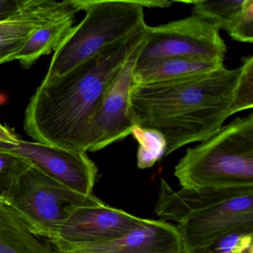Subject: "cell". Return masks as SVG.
<instances>
[{"instance_id":"6da1fadb","label":"cell","mask_w":253,"mask_h":253,"mask_svg":"<svg viewBox=\"0 0 253 253\" xmlns=\"http://www.w3.org/2000/svg\"><path fill=\"white\" fill-rule=\"evenodd\" d=\"M147 25L105 47L63 76L37 88L25 115L26 133L38 143L88 152L96 111L134 50L146 39Z\"/></svg>"},{"instance_id":"7a4b0ae2","label":"cell","mask_w":253,"mask_h":253,"mask_svg":"<svg viewBox=\"0 0 253 253\" xmlns=\"http://www.w3.org/2000/svg\"><path fill=\"white\" fill-rule=\"evenodd\" d=\"M240 68L148 85H131L129 111L134 126L153 128L167 140L166 156L208 140L230 117Z\"/></svg>"},{"instance_id":"3957f363","label":"cell","mask_w":253,"mask_h":253,"mask_svg":"<svg viewBox=\"0 0 253 253\" xmlns=\"http://www.w3.org/2000/svg\"><path fill=\"white\" fill-rule=\"evenodd\" d=\"M85 16L54 51L43 83H49L146 25L144 8H169L167 0H77Z\"/></svg>"},{"instance_id":"277c9868","label":"cell","mask_w":253,"mask_h":253,"mask_svg":"<svg viewBox=\"0 0 253 253\" xmlns=\"http://www.w3.org/2000/svg\"><path fill=\"white\" fill-rule=\"evenodd\" d=\"M174 176L186 189L253 186V114L188 148Z\"/></svg>"},{"instance_id":"5b68a950","label":"cell","mask_w":253,"mask_h":253,"mask_svg":"<svg viewBox=\"0 0 253 253\" xmlns=\"http://www.w3.org/2000/svg\"><path fill=\"white\" fill-rule=\"evenodd\" d=\"M4 200L32 233L46 239L78 209L102 202L94 195L79 193L32 166L19 177Z\"/></svg>"},{"instance_id":"8992f818","label":"cell","mask_w":253,"mask_h":253,"mask_svg":"<svg viewBox=\"0 0 253 253\" xmlns=\"http://www.w3.org/2000/svg\"><path fill=\"white\" fill-rule=\"evenodd\" d=\"M226 45L215 27L192 14L167 24L147 28L137 62L166 57H200L224 61Z\"/></svg>"},{"instance_id":"52a82bcc","label":"cell","mask_w":253,"mask_h":253,"mask_svg":"<svg viewBox=\"0 0 253 253\" xmlns=\"http://www.w3.org/2000/svg\"><path fill=\"white\" fill-rule=\"evenodd\" d=\"M143 220L102 201L78 209L47 240L58 253H67L76 247L119 238Z\"/></svg>"},{"instance_id":"ba28073f","label":"cell","mask_w":253,"mask_h":253,"mask_svg":"<svg viewBox=\"0 0 253 253\" xmlns=\"http://www.w3.org/2000/svg\"><path fill=\"white\" fill-rule=\"evenodd\" d=\"M0 149L23 158L44 174L79 193L93 195L98 170L86 152L21 139L16 145H1Z\"/></svg>"},{"instance_id":"9c48e42d","label":"cell","mask_w":253,"mask_h":253,"mask_svg":"<svg viewBox=\"0 0 253 253\" xmlns=\"http://www.w3.org/2000/svg\"><path fill=\"white\" fill-rule=\"evenodd\" d=\"M145 41L130 56L103 96L90 126L88 152L101 150L131 134L134 124L129 111V92L133 71Z\"/></svg>"},{"instance_id":"30bf717a","label":"cell","mask_w":253,"mask_h":253,"mask_svg":"<svg viewBox=\"0 0 253 253\" xmlns=\"http://www.w3.org/2000/svg\"><path fill=\"white\" fill-rule=\"evenodd\" d=\"M177 228L183 253L204 248L230 232L253 230V192L192 214Z\"/></svg>"},{"instance_id":"8fae6325","label":"cell","mask_w":253,"mask_h":253,"mask_svg":"<svg viewBox=\"0 0 253 253\" xmlns=\"http://www.w3.org/2000/svg\"><path fill=\"white\" fill-rule=\"evenodd\" d=\"M79 11L76 0H32L20 14L0 22V65L13 61L40 28Z\"/></svg>"},{"instance_id":"7c38bea8","label":"cell","mask_w":253,"mask_h":253,"mask_svg":"<svg viewBox=\"0 0 253 253\" xmlns=\"http://www.w3.org/2000/svg\"><path fill=\"white\" fill-rule=\"evenodd\" d=\"M67 253H183L177 226L164 220L144 218L119 238L82 246Z\"/></svg>"},{"instance_id":"4fadbf2b","label":"cell","mask_w":253,"mask_h":253,"mask_svg":"<svg viewBox=\"0 0 253 253\" xmlns=\"http://www.w3.org/2000/svg\"><path fill=\"white\" fill-rule=\"evenodd\" d=\"M252 192L253 186L182 188L174 191L165 180L161 179L155 213L164 220H172L179 223L192 214Z\"/></svg>"},{"instance_id":"5bb4252c","label":"cell","mask_w":253,"mask_h":253,"mask_svg":"<svg viewBox=\"0 0 253 253\" xmlns=\"http://www.w3.org/2000/svg\"><path fill=\"white\" fill-rule=\"evenodd\" d=\"M223 67V63L200 57H166L137 62L133 84L148 85L207 73Z\"/></svg>"},{"instance_id":"9a60e30c","label":"cell","mask_w":253,"mask_h":253,"mask_svg":"<svg viewBox=\"0 0 253 253\" xmlns=\"http://www.w3.org/2000/svg\"><path fill=\"white\" fill-rule=\"evenodd\" d=\"M0 253H60L32 233L18 213L0 198Z\"/></svg>"},{"instance_id":"2e32d148","label":"cell","mask_w":253,"mask_h":253,"mask_svg":"<svg viewBox=\"0 0 253 253\" xmlns=\"http://www.w3.org/2000/svg\"><path fill=\"white\" fill-rule=\"evenodd\" d=\"M75 15L61 17L40 28L14 56L13 61L18 60L22 67L29 69L42 56L55 51L75 27Z\"/></svg>"},{"instance_id":"e0dca14e","label":"cell","mask_w":253,"mask_h":253,"mask_svg":"<svg viewBox=\"0 0 253 253\" xmlns=\"http://www.w3.org/2000/svg\"><path fill=\"white\" fill-rule=\"evenodd\" d=\"M192 4V14L212 25L217 30L227 32L242 8L244 0H200L188 1Z\"/></svg>"},{"instance_id":"ac0fdd59","label":"cell","mask_w":253,"mask_h":253,"mask_svg":"<svg viewBox=\"0 0 253 253\" xmlns=\"http://www.w3.org/2000/svg\"><path fill=\"white\" fill-rule=\"evenodd\" d=\"M131 134L138 143L137 164L139 169L151 168L166 156L167 143L162 133L153 128L134 126Z\"/></svg>"},{"instance_id":"d6986e66","label":"cell","mask_w":253,"mask_h":253,"mask_svg":"<svg viewBox=\"0 0 253 253\" xmlns=\"http://www.w3.org/2000/svg\"><path fill=\"white\" fill-rule=\"evenodd\" d=\"M240 75L234 90L230 115L252 109L253 106V57L243 59Z\"/></svg>"},{"instance_id":"ffe728a7","label":"cell","mask_w":253,"mask_h":253,"mask_svg":"<svg viewBox=\"0 0 253 253\" xmlns=\"http://www.w3.org/2000/svg\"><path fill=\"white\" fill-rule=\"evenodd\" d=\"M192 253H253V230L230 232Z\"/></svg>"},{"instance_id":"44dd1931","label":"cell","mask_w":253,"mask_h":253,"mask_svg":"<svg viewBox=\"0 0 253 253\" xmlns=\"http://www.w3.org/2000/svg\"><path fill=\"white\" fill-rule=\"evenodd\" d=\"M30 164L23 158L0 149V198L5 199Z\"/></svg>"},{"instance_id":"7402d4cb","label":"cell","mask_w":253,"mask_h":253,"mask_svg":"<svg viewBox=\"0 0 253 253\" xmlns=\"http://www.w3.org/2000/svg\"><path fill=\"white\" fill-rule=\"evenodd\" d=\"M227 33L241 42H253V0H244L242 8L231 25Z\"/></svg>"},{"instance_id":"603a6c76","label":"cell","mask_w":253,"mask_h":253,"mask_svg":"<svg viewBox=\"0 0 253 253\" xmlns=\"http://www.w3.org/2000/svg\"><path fill=\"white\" fill-rule=\"evenodd\" d=\"M32 0H0V22L11 18L27 8Z\"/></svg>"},{"instance_id":"cb8c5ba5","label":"cell","mask_w":253,"mask_h":253,"mask_svg":"<svg viewBox=\"0 0 253 253\" xmlns=\"http://www.w3.org/2000/svg\"><path fill=\"white\" fill-rule=\"evenodd\" d=\"M20 139L12 130L0 124V146L3 144L16 145Z\"/></svg>"}]
</instances>
